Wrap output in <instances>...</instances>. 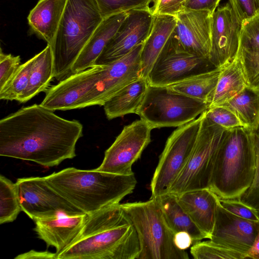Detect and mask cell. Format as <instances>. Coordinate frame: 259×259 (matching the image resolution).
I'll use <instances>...</instances> for the list:
<instances>
[{"label":"cell","instance_id":"1","mask_svg":"<svg viewBox=\"0 0 259 259\" xmlns=\"http://www.w3.org/2000/svg\"><path fill=\"white\" fill-rule=\"evenodd\" d=\"M82 131L80 121L62 118L40 104L23 107L0 120V155L56 166L76 156Z\"/></svg>","mask_w":259,"mask_h":259},{"label":"cell","instance_id":"2","mask_svg":"<svg viewBox=\"0 0 259 259\" xmlns=\"http://www.w3.org/2000/svg\"><path fill=\"white\" fill-rule=\"evenodd\" d=\"M140 252L137 231L118 203L89 214L76 240L57 259H138Z\"/></svg>","mask_w":259,"mask_h":259},{"label":"cell","instance_id":"3","mask_svg":"<svg viewBox=\"0 0 259 259\" xmlns=\"http://www.w3.org/2000/svg\"><path fill=\"white\" fill-rule=\"evenodd\" d=\"M47 184L84 213L90 214L120 202L133 193L135 174L120 175L68 167L44 177Z\"/></svg>","mask_w":259,"mask_h":259},{"label":"cell","instance_id":"4","mask_svg":"<svg viewBox=\"0 0 259 259\" xmlns=\"http://www.w3.org/2000/svg\"><path fill=\"white\" fill-rule=\"evenodd\" d=\"M256 156L250 131H225L218 148L209 189L221 199H238L254 178Z\"/></svg>","mask_w":259,"mask_h":259},{"label":"cell","instance_id":"5","mask_svg":"<svg viewBox=\"0 0 259 259\" xmlns=\"http://www.w3.org/2000/svg\"><path fill=\"white\" fill-rule=\"evenodd\" d=\"M103 19L95 0H67L51 45L54 78L61 80L70 74L73 65Z\"/></svg>","mask_w":259,"mask_h":259},{"label":"cell","instance_id":"6","mask_svg":"<svg viewBox=\"0 0 259 259\" xmlns=\"http://www.w3.org/2000/svg\"><path fill=\"white\" fill-rule=\"evenodd\" d=\"M134 226L141 245L138 259H188L185 250L174 243L175 234L166 224L155 198L120 203Z\"/></svg>","mask_w":259,"mask_h":259},{"label":"cell","instance_id":"7","mask_svg":"<svg viewBox=\"0 0 259 259\" xmlns=\"http://www.w3.org/2000/svg\"><path fill=\"white\" fill-rule=\"evenodd\" d=\"M208 103L175 92L167 86L149 85L137 112L152 129L178 127L195 119Z\"/></svg>","mask_w":259,"mask_h":259},{"label":"cell","instance_id":"8","mask_svg":"<svg viewBox=\"0 0 259 259\" xmlns=\"http://www.w3.org/2000/svg\"><path fill=\"white\" fill-rule=\"evenodd\" d=\"M202 115L194 147L167 193L178 195L209 188L217 150L226 130L207 119L204 112Z\"/></svg>","mask_w":259,"mask_h":259},{"label":"cell","instance_id":"9","mask_svg":"<svg viewBox=\"0 0 259 259\" xmlns=\"http://www.w3.org/2000/svg\"><path fill=\"white\" fill-rule=\"evenodd\" d=\"M202 117L201 114L177 127L167 139L151 181V198L167 193L183 169L195 145Z\"/></svg>","mask_w":259,"mask_h":259},{"label":"cell","instance_id":"10","mask_svg":"<svg viewBox=\"0 0 259 259\" xmlns=\"http://www.w3.org/2000/svg\"><path fill=\"white\" fill-rule=\"evenodd\" d=\"M16 184L22 211L33 221L84 213L51 188L44 177L19 178Z\"/></svg>","mask_w":259,"mask_h":259},{"label":"cell","instance_id":"11","mask_svg":"<svg viewBox=\"0 0 259 259\" xmlns=\"http://www.w3.org/2000/svg\"><path fill=\"white\" fill-rule=\"evenodd\" d=\"M152 130L141 119L125 126L105 151L103 161L96 169L120 175L134 174L132 166L151 142Z\"/></svg>","mask_w":259,"mask_h":259},{"label":"cell","instance_id":"12","mask_svg":"<svg viewBox=\"0 0 259 259\" xmlns=\"http://www.w3.org/2000/svg\"><path fill=\"white\" fill-rule=\"evenodd\" d=\"M144 43L123 57L103 65L98 82L79 102L77 109L103 106L124 87L141 77V53Z\"/></svg>","mask_w":259,"mask_h":259},{"label":"cell","instance_id":"13","mask_svg":"<svg viewBox=\"0 0 259 259\" xmlns=\"http://www.w3.org/2000/svg\"><path fill=\"white\" fill-rule=\"evenodd\" d=\"M214 68L207 59L177 50L169 37L147 79L149 85L167 86Z\"/></svg>","mask_w":259,"mask_h":259},{"label":"cell","instance_id":"14","mask_svg":"<svg viewBox=\"0 0 259 259\" xmlns=\"http://www.w3.org/2000/svg\"><path fill=\"white\" fill-rule=\"evenodd\" d=\"M170 37L178 51L209 60L212 15L207 11H181Z\"/></svg>","mask_w":259,"mask_h":259},{"label":"cell","instance_id":"15","mask_svg":"<svg viewBox=\"0 0 259 259\" xmlns=\"http://www.w3.org/2000/svg\"><path fill=\"white\" fill-rule=\"evenodd\" d=\"M154 17L150 8L129 11L97 59L95 65H104L117 60L144 43L150 33Z\"/></svg>","mask_w":259,"mask_h":259},{"label":"cell","instance_id":"16","mask_svg":"<svg viewBox=\"0 0 259 259\" xmlns=\"http://www.w3.org/2000/svg\"><path fill=\"white\" fill-rule=\"evenodd\" d=\"M241 23L228 3L219 6L212 15L211 50L209 60L223 69L237 56L240 45Z\"/></svg>","mask_w":259,"mask_h":259},{"label":"cell","instance_id":"17","mask_svg":"<svg viewBox=\"0 0 259 259\" xmlns=\"http://www.w3.org/2000/svg\"><path fill=\"white\" fill-rule=\"evenodd\" d=\"M259 230V221L238 217L219 203L215 223L209 239L228 248L246 254L252 248Z\"/></svg>","mask_w":259,"mask_h":259},{"label":"cell","instance_id":"18","mask_svg":"<svg viewBox=\"0 0 259 259\" xmlns=\"http://www.w3.org/2000/svg\"><path fill=\"white\" fill-rule=\"evenodd\" d=\"M103 65L72 74L47 90L40 104L53 111L77 109L79 102L98 82Z\"/></svg>","mask_w":259,"mask_h":259},{"label":"cell","instance_id":"19","mask_svg":"<svg viewBox=\"0 0 259 259\" xmlns=\"http://www.w3.org/2000/svg\"><path fill=\"white\" fill-rule=\"evenodd\" d=\"M88 214H65L34 221V231L37 237L43 240L48 247L56 249V256L70 246L77 239L83 228Z\"/></svg>","mask_w":259,"mask_h":259},{"label":"cell","instance_id":"20","mask_svg":"<svg viewBox=\"0 0 259 259\" xmlns=\"http://www.w3.org/2000/svg\"><path fill=\"white\" fill-rule=\"evenodd\" d=\"M176 196L182 207L209 239L215 223L218 196L209 188L190 191Z\"/></svg>","mask_w":259,"mask_h":259},{"label":"cell","instance_id":"21","mask_svg":"<svg viewBox=\"0 0 259 259\" xmlns=\"http://www.w3.org/2000/svg\"><path fill=\"white\" fill-rule=\"evenodd\" d=\"M128 14V12L116 14L103 19L73 65L70 75L95 65L97 59Z\"/></svg>","mask_w":259,"mask_h":259},{"label":"cell","instance_id":"22","mask_svg":"<svg viewBox=\"0 0 259 259\" xmlns=\"http://www.w3.org/2000/svg\"><path fill=\"white\" fill-rule=\"evenodd\" d=\"M67 0H39L27 20L32 32L51 45L64 13Z\"/></svg>","mask_w":259,"mask_h":259},{"label":"cell","instance_id":"23","mask_svg":"<svg viewBox=\"0 0 259 259\" xmlns=\"http://www.w3.org/2000/svg\"><path fill=\"white\" fill-rule=\"evenodd\" d=\"M153 26L144 42L141 53V77L147 78L149 72L170 37L176 25L177 17L154 16Z\"/></svg>","mask_w":259,"mask_h":259},{"label":"cell","instance_id":"24","mask_svg":"<svg viewBox=\"0 0 259 259\" xmlns=\"http://www.w3.org/2000/svg\"><path fill=\"white\" fill-rule=\"evenodd\" d=\"M153 198L156 199L166 224L174 234L186 232L191 236L193 243L208 239L179 203L176 195L166 193Z\"/></svg>","mask_w":259,"mask_h":259},{"label":"cell","instance_id":"25","mask_svg":"<svg viewBox=\"0 0 259 259\" xmlns=\"http://www.w3.org/2000/svg\"><path fill=\"white\" fill-rule=\"evenodd\" d=\"M147 78L140 77L129 83L109 99L103 105L108 119L137 113L147 92Z\"/></svg>","mask_w":259,"mask_h":259},{"label":"cell","instance_id":"26","mask_svg":"<svg viewBox=\"0 0 259 259\" xmlns=\"http://www.w3.org/2000/svg\"><path fill=\"white\" fill-rule=\"evenodd\" d=\"M247 87L242 66L237 54L234 60L223 68L209 101V106L221 105Z\"/></svg>","mask_w":259,"mask_h":259},{"label":"cell","instance_id":"27","mask_svg":"<svg viewBox=\"0 0 259 259\" xmlns=\"http://www.w3.org/2000/svg\"><path fill=\"white\" fill-rule=\"evenodd\" d=\"M53 55L51 45L35 55V61L30 72L28 85L18 101L25 103L39 93L47 91L54 78Z\"/></svg>","mask_w":259,"mask_h":259},{"label":"cell","instance_id":"28","mask_svg":"<svg viewBox=\"0 0 259 259\" xmlns=\"http://www.w3.org/2000/svg\"><path fill=\"white\" fill-rule=\"evenodd\" d=\"M222 69L215 68L167 87L175 92L209 104V99L217 85Z\"/></svg>","mask_w":259,"mask_h":259},{"label":"cell","instance_id":"29","mask_svg":"<svg viewBox=\"0 0 259 259\" xmlns=\"http://www.w3.org/2000/svg\"><path fill=\"white\" fill-rule=\"evenodd\" d=\"M230 109L250 131L259 125V92L246 87L228 101L220 105Z\"/></svg>","mask_w":259,"mask_h":259},{"label":"cell","instance_id":"30","mask_svg":"<svg viewBox=\"0 0 259 259\" xmlns=\"http://www.w3.org/2000/svg\"><path fill=\"white\" fill-rule=\"evenodd\" d=\"M22 211L17 185L0 176V224L15 221Z\"/></svg>","mask_w":259,"mask_h":259},{"label":"cell","instance_id":"31","mask_svg":"<svg viewBox=\"0 0 259 259\" xmlns=\"http://www.w3.org/2000/svg\"><path fill=\"white\" fill-rule=\"evenodd\" d=\"M34 61L35 56L20 65L7 85L0 91L1 100L18 101L28 85Z\"/></svg>","mask_w":259,"mask_h":259},{"label":"cell","instance_id":"32","mask_svg":"<svg viewBox=\"0 0 259 259\" xmlns=\"http://www.w3.org/2000/svg\"><path fill=\"white\" fill-rule=\"evenodd\" d=\"M190 253L195 259H244L247 256L243 253L228 248L211 240L194 243Z\"/></svg>","mask_w":259,"mask_h":259},{"label":"cell","instance_id":"33","mask_svg":"<svg viewBox=\"0 0 259 259\" xmlns=\"http://www.w3.org/2000/svg\"><path fill=\"white\" fill-rule=\"evenodd\" d=\"M250 133L256 156L255 174L250 186L238 199L259 214V125Z\"/></svg>","mask_w":259,"mask_h":259},{"label":"cell","instance_id":"34","mask_svg":"<svg viewBox=\"0 0 259 259\" xmlns=\"http://www.w3.org/2000/svg\"><path fill=\"white\" fill-rule=\"evenodd\" d=\"M239 50L259 53V12L241 22Z\"/></svg>","mask_w":259,"mask_h":259},{"label":"cell","instance_id":"35","mask_svg":"<svg viewBox=\"0 0 259 259\" xmlns=\"http://www.w3.org/2000/svg\"><path fill=\"white\" fill-rule=\"evenodd\" d=\"M103 18L133 10L149 8L153 0H95Z\"/></svg>","mask_w":259,"mask_h":259},{"label":"cell","instance_id":"36","mask_svg":"<svg viewBox=\"0 0 259 259\" xmlns=\"http://www.w3.org/2000/svg\"><path fill=\"white\" fill-rule=\"evenodd\" d=\"M240 60L247 87L259 92V53L239 50Z\"/></svg>","mask_w":259,"mask_h":259},{"label":"cell","instance_id":"37","mask_svg":"<svg viewBox=\"0 0 259 259\" xmlns=\"http://www.w3.org/2000/svg\"><path fill=\"white\" fill-rule=\"evenodd\" d=\"M204 113L207 119L226 130L237 127H244L236 114L224 106H210Z\"/></svg>","mask_w":259,"mask_h":259},{"label":"cell","instance_id":"38","mask_svg":"<svg viewBox=\"0 0 259 259\" xmlns=\"http://www.w3.org/2000/svg\"><path fill=\"white\" fill-rule=\"evenodd\" d=\"M20 56L5 54L1 49L0 53V91L7 85L20 66Z\"/></svg>","mask_w":259,"mask_h":259},{"label":"cell","instance_id":"39","mask_svg":"<svg viewBox=\"0 0 259 259\" xmlns=\"http://www.w3.org/2000/svg\"><path fill=\"white\" fill-rule=\"evenodd\" d=\"M221 205L228 211L243 219L259 221L258 213L247 205L240 201L238 199L219 198Z\"/></svg>","mask_w":259,"mask_h":259},{"label":"cell","instance_id":"40","mask_svg":"<svg viewBox=\"0 0 259 259\" xmlns=\"http://www.w3.org/2000/svg\"><path fill=\"white\" fill-rule=\"evenodd\" d=\"M188 0H153V6L150 8L152 14L169 15L176 17L184 9Z\"/></svg>","mask_w":259,"mask_h":259},{"label":"cell","instance_id":"41","mask_svg":"<svg viewBox=\"0 0 259 259\" xmlns=\"http://www.w3.org/2000/svg\"><path fill=\"white\" fill-rule=\"evenodd\" d=\"M229 3L241 23L259 12V0H229Z\"/></svg>","mask_w":259,"mask_h":259},{"label":"cell","instance_id":"42","mask_svg":"<svg viewBox=\"0 0 259 259\" xmlns=\"http://www.w3.org/2000/svg\"><path fill=\"white\" fill-rule=\"evenodd\" d=\"M221 1V0H188L184 10L207 11L213 15Z\"/></svg>","mask_w":259,"mask_h":259},{"label":"cell","instance_id":"43","mask_svg":"<svg viewBox=\"0 0 259 259\" xmlns=\"http://www.w3.org/2000/svg\"><path fill=\"white\" fill-rule=\"evenodd\" d=\"M174 243L180 249L186 250L192 245L193 241L191 236L186 232H179L174 235Z\"/></svg>","mask_w":259,"mask_h":259},{"label":"cell","instance_id":"44","mask_svg":"<svg viewBox=\"0 0 259 259\" xmlns=\"http://www.w3.org/2000/svg\"><path fill=\"white\" fill-rule=\"evenodd\" d=\"M15 258H53L57 259L56 253L48 251H36L30 250L25 253L20 254Z\"/></svg>","mask_w":259,"mask_h":259},{"label":"cell","instance_id":"45","mask_svg":"<svg viewBox=\"0 0 259 259\" xmlns=\"http://www.w3.org/2000/svg\"><path fill=\"white\" fill-rule=\"evenodd\" d=\"M247 258L259 259V230L254 244L248 253Z\"/></svg>","mask_w":259,"mask_h":259}]
</instances>
